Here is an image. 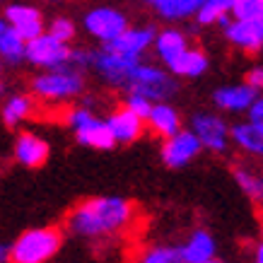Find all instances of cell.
I'll return each mask as SVG.
<instances>
[{"instance_id":"29","label":"cell","mask_w":263,"mask_h":263,"mask_svg":"<svg viewBox=\"0 0 263 263\" xmlns=\"http://www.w3.org/2000/svg\"><path fill=\"white\" fill-rule=\"evenodd\" d=\"M133 263H172L169 247H147L136 256Z\"/></svg>"},{"instance_id":"24","label":"cell","mask_w":263,"mask_h":263,"mask_svg":"<svg viewBox=\"0 0 263 263\" xmlns=\"http://www.w3.org/2000/svg\"><path fill=\"white\" fill-rule=\"evenodd\" d=\"M24 46H27V41L8 27L5 32L0 34V61H3V63H10V65L22 63Z\"/></svg>"},{"instance_id":"34","label":"cell","mask_w":263,"mask_h":263,"mask_svg":"<svg viewBox=\"0 0 263 263\" xmlns=\"http://www.w3.org/2000/svg\"><path fill=\"white\" fill-rule=\"evenodd\" d=\"M254 263H263V239L258 241V247L254 251Z\"/></svg>"},{"instance_id":"10","label":"cell","mask_w":263,"mask_h":263,"mask_svg":"<svg viewBox=\"0 0 263 263\" xmlns=\"http://www.w3.org/2000/svg\"><path fill=\"white\" fill-rule=\"evenodd\" d=\"M155 34L157 32L152 27H128L121 36H116L109 44H104L102 48L109 51V53H116L121 58H128V61H140V56L152 46Z\"/></svg>"},{"instance_id":"13","label":"cell","mask_w":263,"mask_h":263,"mask_svg":"<svg viewBox=\"0 0 263 263\" xmlns=\"http://www.w3.org/2000/svg\"><path fill=\"white\" fill-rule=\"evenodd\" d=\"M5 24H8L12 32H17L24 41L36 39L39 34H44V15L32 5H8L5 8Z\"/></svg>"},{"instance_id":"12","label":"cell","mask_w":263,"mask_h":263,"mask_svg":"<svg viewBox=\"0 0 263 263\" xmlns=\"http://www.w3.org/2000/svg\"><path fill=\"white\" fill-rule=\"evenodd\" d=\"M140 63V61H128V58H121L116 53H109V51H92V68H95L99 75H102L104 82H109L111 87L123 89L126 87L128 78L133 68Z\"/></svg>"},{"instance_id":"8","label":"cell","mask_w":263,"mask_h":263,"mask_svg":"<svg viewBox=\"0 0 263 263\" xmlns=\"http://www.w3.org/2000/svg\"><path fill=\"white\" fill-rule=\"evenodd\" d=\"M189 130L198 138L200 147H205L210 152H224L227 145H230V126L217 114H208V111L193 114Z\"/></svg>"},{"instance_id":"21","label":"cell","mask_w":263,"mask_h":263,"mask_svg":"<svg viewBox=\"0 0 263 263\" xmlns=\"http://www.w3.org/2000/svg\"><path fill=\"white\" fill-rule=\"evenodd\" d=\"M172 75H179V78H200L203 72L208 70V56L200 51V48H186L181 56L172 61L167 65Z\"/></svg>"},{"instance_id":"30","label":"cell","mask_w":263,"mask_h":263,"mask_svg":"<svg viewBox=\"0 0 263 263\" xmlns=\"http://www.w3.org/2000/svg\"><path fill=\"white\" fill-rule=\"evenodd\" d=\"M126 106L130 114H136L138 119L147 121V116H150V109H152V102H147L145 97H138V95H128L126 97Z\"/></svg>"},{"instance_id":"4","label":"cell","mask_w":263,"mask_h":263,"mask_svg":"<svg viewBox=\"0 0 263 263\" xmlns=\"http://www.w3.org/2000/svg\"><path fill=\"white\" fill-rule=\"evenodd\" d=\"M128 95H138L145 97L147 102L157 104V102H167L169 97L176 92V80L169 78V72H164L157 65H143L138 63L128 78L126 87Z\"/></svg>"},{"instance_id":"9","label":"cell","mask_w":263,"mask_h":263,"mask_svg":"<svg viewBox=\"0 0 263 263\" xmlns=\"http://www.w3.org/2000/svg\"><path fill=\"white\" fill-rule=\"evenodd\" d=\"M169 251H172V263H208L215 258L217 244L208 230H196L186 237L183 244L169 247Z\"/></svg>"},{"instance_id":"36","label":"cell","mask_w":263,"mask_h":263,"mask_svg":"<svg viewBox=\"0 0 263 263\" xmlns=\"http://www.w3.org/2000/svg\"><path fill=\"white\" fill-rule=\"evenodd\" d=\"M258 29H261V34H263V15H261V20H258Z\"/></svg>"},{"instance_id":"1","label":"cell","mask_w":263,"mask_h":263,"mask_svg":"<svg viewBox=\"0 0 263 263\" xmlns=\"http://www.w3.org/2000/svg\"><path fill=\"white\" fill-rule=\"evenodd\" d=\"M136 222V205L133 200L121 196H95L78 203L65 217V230L72 237L87 241L111 239Z\"/></svg>"},{"instance_id":"5","label":"cell","mask_w":263,"mask_h":263,"mask_svg":"<svg viewBox=\"0 0 263 263\" xmlns=\"http://www.w3.org/2000/svg\"><path fill=\"white\" fill-rule=\"evenodd\" d=\"M68 126L75 133L78 143L85 145V147H92V150H111L116 140H114L111 130L106 126V121L95 116V114L85 109V106H78V109H70L68 116Z\"/></svg>"},{"instance_id":"16","label":"cell","mask_w":263,"mask_h":263,"mask_svg":"<svg viewBox=\"0 0 263 263\" xmlns=\"http://www.w3.org/2000/svg\"><path fill=\"white\" fill-rule=\"evenodd\" d=\"M256 97H258V92L251 89L249 85H227V87L215 89L213 102H215L220 111L239 114V111H249V106L254 104Z\"/></svg>"},{"instance_id":"22","label":"cell","mask_w":263,"mask_h":263,"mask_svg":"<svg viewBox=\"0 0 263 263\" xmlns=\"http://www.w3.org/2000/svg\"><path fill=\"white\" fill-rule=\"evenodd\" d=\"M150 3L164 20H186L191 15L196 17L205 0H150Z\"/></svg>"},{"instance_id":"7","label":"cell","mask_w":263,"mask_h":263,"mask_svg":"<svg viewBox=\"0 0 263 263\" xmlns=\"http://www.w3.org/2000/svg\"><path fill=\"white\" fill-rule=\"evenodd\" d=\"M128 27V17L116 8H109V5H102V8H95L89 10L87 15H85V29H87L89 36H95L97 41H102L104 44H109L114 41L116 36L126 32Z\"/></svg>"},{"instance_id":"33","label":"cell","mask_w":263,"mask_h":263,"mask_svg":"<svg viewBox=\"0 0 263 263\" xmlns=\"http://www.w3.org/2000/svg\"><path fill=\"white\" fill-rule=\"evenodd\" d=\"M0 263H10V244L0 241Z\"/></svg>"},{"instance_id":"18","label":"cell","mask_w":263,"mask_h":263,"mask_svg":"<svg viewBox=\"0 0 263 263\" xmlns=\"http://www.w3.org/2000/svg\"><path fill=\"white\" fill-rule=\"evenodd\" d=\"M230 138L241 152L263 157V126H256L251 121H241L230 128Z\"/></svg>"},{"instance_id":"31","label":"cell","mask_w":263,"mask_h":263,"mask_svg":"<svg viewBox=\"0 0 263 263\" xmlns=\"http://www.w3.org/2000/svg\"><path fill=\"white\" fill-rule=\"evenodd\" d=\"M249 121L256 123V126H263V97H256L254 104L249 106Z\"/></svg>"},{"instance_id":"2","label":"cell","mask_w":263,"mask_h":263,"mask_svg":"<svg viewBox=\"0 0 263 263\" xmlns=\"http://www.w3.org/2000/svg\"><path fill=\"white\" fill-rule=\"evenodd\" d=\"M63 247V232L58 227H34L10 244V263H48Z\"/></svg>"},{"instance_id":"38","label":"cell","mask_w":263,"mask_h":263,"mask_svg":"<svg viewBox=\"0 0 263 263\" xmlns=\"http://www.w3.org/2000/svg\"><path fill=\"white\" fill-rule=\"evenodd\" d=\"M0 72H3V61H0Z\"/></svg>"},{"instance_id":"26","label":"cell","mask_w":263,"mask_h":263,"mask_svg":"<svg viewBox=\"0 0 263 263\" xmlns=\"http://www.w3.org/2000/svg\"><path fill=\"white\" fill-rule=\"evenodd\" d=\"M234 181L239 183V189L247 193L251 200L263 198V174H258L251 167H234Z\"/></svg>"},{"instance_id":"27","label":"cell","mask_w":263,"mask_h":263,"mask_svg":"<svg viewBox=\"0 0 263 263\" xmlns=\"http://www.w3.org/2000/svg\"><path fill=\"white\" fill-rule=\"evenodd\" d=\"M230 12L237 22H258L263 15V0H234Z\"/></svg>"},{"instance_id":"17","label":"cell","mask_w":263,"mask_h":263,"mask_svg":"<svg viewBox=\"0 0 263 263\" xmlns=\"http://www.w3.org/2000/svg\"><path fill=\"white\" fill-rule=\"evenodd\" d=\"M224 34L230 44L237 48L247 51V53H256L263 48V34L258 29V22H227L224 24Z\"/></svg>"},{"instance_id":"28","label":"cell","mask_w":263,"mask_h":263,"mask_svg":"<svg viewBox=\"0 0 263 263\" xmlns=\"http://www.w3.org/2000/svg\"><path fill=\"white\" fill-rule=\"evenodd\" d=\"M48 34H51L53 39L68 44V41L75 39V24H72V20H68V17H56L53 22L48 24Z\"/></svg>"},{"instance_id":"11","label":"cell","mask_w":263,"mask_h":263,"mask_svg":"<svg viewBox=\"0 0 263 263\" xmlns=\"http://www.w3.org/2000/svg\"><path fill=\"white\" fill-rule=\"evenodd\" d=\"M200 150H203V147H200L198 138L193 136L191 130H179L174 136L164 138L162 162H164L169 169H181V167H186V164H191L200 155Z\"/></svg>"},{"instance_id":"14","label":"cell","mask_w":263,"mask_h":263,"mask_svg":"<svg viewBox=\"0 0 263 263\" xmlns=\"http://www.w3.org/2000/svg\"><path fill=\"white\" fill-rule=\"evenodd\" d=\"M15 160L27 169H39L46 164L48 155H51V147L44 138H39L36 133H29V130H24L20 133L15 140Z\"/></svg>"},{"instance_id":"40","label":"cell","mask_w":263,"mask_h":263,"mask_svg":"<svg viewBox=\"0 0 263 263\" xmlns=\"http://www.w3.org/2000/svg\"><path fill=\"white\" fill-rule=\"evenodd\" d=\"M147 3H150V0H147Z\"/></svg>"},{"instance_id":"25","label":"cell","mask_w":263,"mask_h":263,"mask_svg":"<svg viewBox=\"0 0 263 263\" xmlns=\"http://www.w3.org/2000/svg\"><path fill=\"white\" fill-rule=\"evenodd\" d=\"M232 3L234 0H205L203 3V8L196 12V20H198V24H227L230 20H227V15H230L232 10Z\"/></svg>"},{"instance_id":"6","label":"cell","mask_w":263,"mask_h":263,"mask_svg":"<svg viewBox=\"0 0 263 263\" xmlns=\"http://www.w3.org/2000/svg\"><path fill=\"white\" fill-rule=\"evenodd\" d=\"M68 56H70V46L53 39L48 32L39 34L32 41H27V46H24V61H29L32 65L44 68V70L65 68L68 65Z\"/></svg>"},{"instance_id":"39","label":"cell","mask_w":263,"mask_h":263,"mask_svg":"<svg viewBox=\"0 0 263 263\" xmlns=\"http://www.w3.org/2000/svg\"><path fill=\"white\" fill-rule=\"evenodd\" d=\"M258 203H261V205H263V198H261V200H258Z\"/></svg>"},{"instance_id":"23","label":"cell","mask_w":263,"mask_h":263,"mask_svg":"<svg viewBox=\"0 0 263 263\" xmlns=\"http://www.w3.org/2000/svg\"><path fill=\"white\" fill-rule=\"evenodd\" d=\"M34 114V99L29 95H12L3 104V121L5 126H20Z\"/></svg>"},{"instance_id":"15","label":"cell","mask_w":263,"mask_h":263,"mask_svg":"<svg viewBox=\"0 0 263 263\" xmlns=\"http://www.w3.org/2000/svg\"><path fill=\"white\" fill-rule=\"evenodd\" d=\"M106 126H109V130H111V136L116 143H136V140H140V136H143L145 130V121L138 119L136 114H130L126 109V106H121V109H116V111L106 119Z\"/></svg>"},{"instance_id":"20","label":"cell","mask_w":263,"mask_h":263,"mask_svg":"<svg viewBox=\"0 0 263 263\" xmlns=\"http://www.w3.org/2000/svg\"><path fill=\"white\" fill-rule=\"evenodd\" d=\"M155 51H157V56L162 58V63L169 65L172 61L181 56L183 51L189 48L186 44V34L174 29V27H169V29H162L160 34H155Z\"/></svg>"},{"instance_id":"19","label":"cell","mask_w":263,"mask_h":263,"mask_svg":"<svg viewBox=\"0 0 263 263\" xmlns=\"http://www.w3.org/2000/svg\"><path fill=\"white\" fill-rule=\"evenodd\" d=\"M145 123H150V128L162 138H169L181 130V119H179V111H176L172 104L167 102H157L152 104L150 116Z\"/></svg>"},{"instance_id":"37","label":"cell","mask_w":263,"mask_h":263,"mask_svg":"<svg viewBox=\"0 0 263 263\" xmlns=\"http://www.w3.org/2000/svg\"><path fill=\"white\" fill-rule=\"evenodd\" d=\"M208 263H224V261H220V258H213V261H208Z\"/></svg>"},{"instance_id":"3","label":"cell","mask_w":263,"mask_h":263,"mask_svg":"<svg viewBox=\"0 0 263 263\" xmlns=\"http://www.w3.org/2000/svg\"><path fill=\"white\" fill-rule=\"evenodd\" d=\"M85 89V78L75 68H58V70H46L32 80V92L44 102H68L82 95Z\"/></svg>"},{"instance_id":"35","label":"cell","mask_w":263,"mask_h":263,"mask_svg":"<svg viewBox=\"0 0 263 263\" xmlns=\"http://www.w3.org/2000/svg\"><path fill=\"white\" fill-rule=\"evenodd\" d=\"M5 29H8V24H5V20H3V17H0V34L5 32Z\"/></svg>"},{"instance_id":"32","label":"cell","mask_w":263,"mask_h":263,"mask_svg":"<svg viewBox=\"0 0 263 263\" xmlns=\"http://www.w3.org/2000/svg\"><path fill=\"white\" fill-rule=\"evenodd\" d=\"M247 85L251 89H256V92H261V89H263V65H256V68H251V70H249Z\"/></svg>"}]
</instances>
